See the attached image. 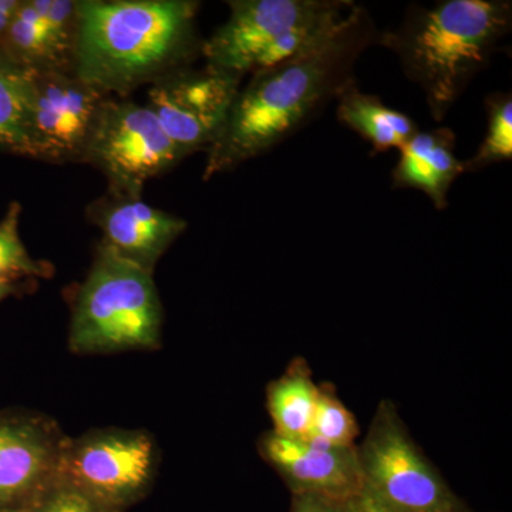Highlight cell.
Wrapping results in <instances>:
<instances>
[{
    "instance_id": "4fadbf2b",
    "label": "cell",
    "mask_w": 512,
    "mask_h": 512,
    "mask_svg": "<svg viewBox=\"0 0 512 512\" xmlns=\"http://www.w3.org/2000/svg\"><path fill=\"white\" fill-rule=\"evenodd\" d=\"M258 451L291 494L346 501L362 490L357 447H329L306 440L285 439L269 430L259 437Z\"/></svg>"
},
{
    "instance_id": "7402d4cb",
    "label": "cell",
    "mask_w": 512,
    "mask_h": 512,
    "mask_svg": "<svg viewBox=\"0 0 512 512\" xmlns=\"http://www.w3.org/2000/svg\"><path fill=\"white\" fill-rule=\"evenodd\" d=\"M77 25V0H52L45 19L47 70L73 74Z\"/></svg>"
},
{
    "instance_id": "e0dca14e",
    "label": "cell",
    "mask_w": 512,
    "mask_h": 512,
    "mask_svg": "<svg viewBox=\"0 0 512 512\" xmlns=\"http://www.w3.org/2000/svg\"><path fill=\"white\" fill-rule=\"evenodd\" d=\"M30 72L0 50V150L26 157Z\"/></svg>"
},
{
    "instance_id": "7c38bea8",
    "label": "cell",
    "mask_w": 512,
    "mask_h": 512,
    "mask_svg": "<svg viewBox=\"0 0 512 512\" xmlns=\"http://www.w3.org/2000/svg\"><path fill=\"white\" fill-rule=\"evenodd\" d=\"M87 218L101 231L99 244L154 272L167 249L183 235L187 221L143 200V195L107 191L87 207Z\"/></svg>"
},
{
    "instance_id": "ac0fdd59",
    "label": "cell",
    "mask_w": 512,
    "mask_h": 512,
    "mask_svg": "<svg viewBox=\"0 0 512 512\" xmlns=\"http://www.w3.org/2000/svg\"><path fill=\"white\" fill-rule=\"evenodd\" d=\"M52 0H20L3 39L2 50L26 72L47 70L45 19Z\"/></svg>"
},
{
    "instance_id": "9a60e30c",
    "label": "cell",
    "mask_w": 512,
    "mask_h": 512,
    "mask_svg": "<svg viewBox=\"0 0 512 512\" xmlns=\"http://www.w3.org/2000/svg\"><path fill=\"white\" fill-rule=\"evenodd\" d=\"M336 116L340 123L372 144L373 154L393 148L400 150L419 131L407 114L386 106L373 94L363 93L356 83L338 97Z\"/></svg>"
},
{
    "instance_id": "8992f818",
    "label": "cell",
    "mask_w": 512,
    "mask_h": 512,
    "mask_svg": "<svg viewBox=\"0 0 512 512\" xmlns=\"http://www.w3.org/2000/svg\"><path fill=\"white\" fill-rule=\"evenodd\" d=\"M357 447L363 490L392 512H464L397 412L382 400Z\"/></svg>"
},
{
    "instance_id": "7a4b0ae2",
    "label": "cell",
    "mask_w": 512,
    "mask_h": 512,
    "mask_svg": "<svg viewBox=\"0 0 512 512\" xmlns=\"http://www.w3.org/2000/svg\"><path fill=\"white\" fill-rule=\"evenodd\" d=\"M194 0H77L73 74L126 99L201 56Z\"/></svg>"
},
{
    "instance_id": "5b68a950",
    "label": "cell",
    "mask_w": 512,
    "mask_h": 512,
    "mask_svg": "<svg viewBox=\"0 0 512 512\" xmlns=\"http://www.w3.org/2000/svg\"><path fill=\"white\" fill-rule=\"evenodd\" d=\"M350 0H232L227 22L202 42L205 66L244 79L328 36Z\"/></svg>"
},
{
    "instance_id": "30bf717a",
    "label": "cell",
    "mask_w": 512,
    "mask_h": 512,
    "mask_svg": "<svg viewBox=\"0 0 512 512\" xmlns=\"http://www.w3.org/2000/svg\"><path fill=\"white\" fill-rule=\"evenodd\" d=\"M242 79L211 67H184L151 84L147 106L185 158L210 150L220 136Z\"/></svg>"
},
{
    "instance_id": "5bb4252c",
    "label": "cell",
    "mask_w": 512,
    "mask_h": 512,
    "mask_svg": "<svg viewBox=\"0 0 512 512\" xmlns=\"http://www.w3.org/2000/svg\"><path fill=\"white\" fill-rule=\"evenodd\" d=\"M392 173L393 188L423 192L436 210L448 207V192L466 164L456 156V134L451 128L417 131L402 148Z\"/></svg>"
},
{
    "instance_id": "44dd1931",
    "label": "cell",
    "mask_w": 512,
    "mask_h": 512,
    "mask_svg": "<svg viewBox=\"0 0 512 512\" xmlns=\"http://www.w3.org/2000/svg\"><path fill=\"white\" fill-rule=\"evenodd\" d=\"M488 114L487 134L477 153L464 161L466 173L480 171L490 165L512 158V97L511 93H494L485 99Z\"/></svg>"
},
{
    "instance_id": "d4e9b609",
    "label": "cell",
    "mask_w": 512,
    "mask_h": 512,
    "mask_svg": "<svg viewBox=\"0 0 512 512\" xmlns=\"http://www.w3.org/2000/svg\"><path fill=\"white\" fill-rule=\"evenodd\" d=\"M343 512H392L380 504L376 498L367 493L366 490H360L359 493L350 497L343 503Z\"/></svg>"
},
{
    "instance_id": "9c48e42d",
    "label": "cell",
    "mask_w": 512,
    "mask_h": 512,
    "mask_svg": "<svg viewBox=\"0 0 512 512\" xmlns=\"http://www.w3.org/2000/svg\"><path fill=\"white\" fill-rule=\"evenodd\" d=\"M26 157L50 164L82 163L110 96L72 73L30 72Z\"/></svg>"
},
{
    "instance_id": "4316f807",
    "label": "cell",
    "mask_w": 512,
    "mask_h": 512,
    "mask_svg": "<svg viewBox=\"0 0 512 512\" xmlns=\"http://www.w3.org/2000/svg\"><path fill=\"white\" fill-rule=\"evenodd\" d=\"M22 284H8V282H0V302L5 301L9 296L16 295L22 291Z\"/></svg>"
},
{
    "instance_id": "3957f363",
    "label": "cell",
    "mask_w": 512,
    "mask_h": 512,
    "mask_svg": "<svg viewBox=\"0 0 512 512\" xmlns=\"http://www.w3.org/2000/svg\"><path fill=\"white\" fill-rule=\"evenodd\" d=\"M511 29L510 0H440L410 6L402 23L376 43L397 56L433 120L443 121Z\"/></svg>"
},
{
    "instance_id": "277c9868",
    "label": "cell",
    "mask_w": 512,
    "mask_h": 512,
    "mask_svg": "<svg viewBox=\"0 0 512 512\" xmlns=\"http://www.w3.org/2000/svg\"><path fill=\"white\" fill-rule=\"evenodd\" d=\"M69 349L110 355L161 346L164 312L153 272L97 244L93 264L73 292Z\"/></svg>"
},
{
    "instance_id": "2e32d148",
    "label": "cell",
    "mask_w": 512,
    "mask_h": 512,
    "mask_svg": "<svg viewBox=\"0 0 512 512\" xmlns=\"http://www.w3.org/2000/svg\"><path fill=\"white\" fill-rule=\"evenodd\" d=\"M318 399V384L311 366L303 357H295L284 375L266 387V409L275 434L291 440H303L311 426Z\"/></svg>"
},
{
    "instance_id": "52a82bcc",
    "label": "cell",
    "mask_w": 512,
    "mask_h": 512,
    "mask_svg": "<svg viewBox=\"0 0 512 512\" xmlns=\"http://www.w3.org/2000/svg\"><path fill=\"white\" fill-rule=\"evenodd\" d=\"M158 464L160 451L147 431L90 430L67 439L60 481L116 512L146 493Z\"/></svg>"
},
{
    "instance_id": "cb8c5ba5",
    "label": "cell",
    "mask_w": 512,
    "mask_h": 512,
    "mask_svg": "<svg viewBox=\"0 0 512 512\" xmlns=\"http://www.w3.org/2000/svg\"><path fill=\"white\" fill-rule=\"evenodd\" d=\"M343 503L319 495L292 494L289 512H343Z\"/></svg>"
},
{
    "instance_id": "8fae6325",
    "label": "cell",
    "mask_w": 512,
    "mask_h": 512,
    "mask_svg": "<svg viewBox=\"0 0 512 512\" xmlns=\"http://www.w3.org/2000/svg\"><path fill=\"white\" fill-rule=\"evenodd\" d=\"M69 437L52 417L0 412V512H20L60 480Z\"/></svg>"
},
{
    "instance_id": "484cf974",
    "label": "cell",
    "mask_w": 512,
    "mask_h": 512,
    "mask_svg": "<svg viewBox=\"0 0 512 512\" xmlns=\"http://www.w3.org/2000/svg\"><path fill=\"white\" fill-rule=\"evenodd\" d=\"M19 5L20 0H0V47Z\"/></svg>"
},
{
    "instance_id": "ffe728a7",
    "label": "cell",
    "mask_w": 512,
    "mask_h": 512,
    "mask_svg": "<svg viewBox=\"0 0 512 512\" xmlns=\"http://www.w3.org/2000/svg\"><path fill=\"white\" fill-rule=\"evenodd\" d=\"M359 424L355 414L350 412L339 399L335 386L330 383L318 384V399L311 426L303 440L329 447H356Z\"/></svg>"
},
{
    "instance_id": "6da1fadb",
    "label": "cell",
    "mask_w": 512,
    "mask_h": 512,
    "mask_svg": "<svg viewBox=\"0 0 512 512\" xmlns=\"http://www.w3.org/2000/svg\"><path fill=\"white\" fill-rule=\"evenodd\" d=\"M365 8L353 5L318 43L251 73L239 89L220 136L207 151L204 181L268 153L356 83L355 64L377 42Z\"/></svg>"
},
{
    "instance_id": "d6986e66",
    "label": "cell",
    "mask_w": 512,
    "mask_h": 512,
    "mask_svg": "<svg viewBox=\"0 0 512 512\" xmlns=\"http://www.w3.org/2000/svg\"><path fill=\"white\" fill-rule=\"evenodd\" d=\"M22 207L13 201L0 220V282L22 284L23 281L52 278L55 266L33 258L20 239Z\"/></svg>"
},
{
    "instance_id": "603a6c76",
    "label": "cell",
    "mask_w": 512,
    "mask_h": 512,
    "mask_svg": "<svg viewBox=\"0 0 512 512\" xmlns=\"http://www.w3.org/2000/svg\"><path fill=\"white\" fill-rule=\"evenodd\" d=\"M20 512H113L72 485L57 481L28 508Z\"/></svg>"
},
{
    "instance_id": "ba28073f",
    "label": "cell",
    "mask_w": 512,
    "mask_h": 512,
    "mask_svg": "<svg viewBox=\"0 0 512 512\" xmlns=\"http://www.w3.org/2000/svg\"><path fill=\"white\" fill-rule=\"evenodd\" d=\"M184 160L150 107L109 97L90 138L84 164L107 178L110 192L143 195L151 178Z\"/></svg>"
}]
</instances>
